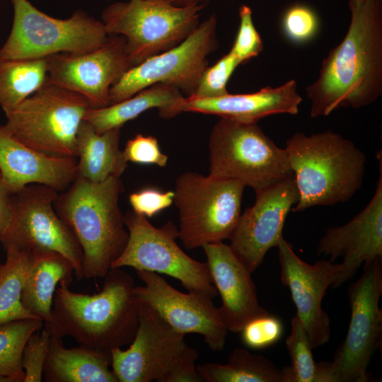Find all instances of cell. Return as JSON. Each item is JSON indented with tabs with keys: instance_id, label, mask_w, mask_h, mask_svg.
I'll return each instance as SVG.
<instances>
[{
	"instance_id": "d6a6232c",
	"label": "cell",
	"mask_w": 382,
	"mask_h": 382,
	"mask_svg": "<svg viewBox=\"0 0 382 382\" xmlns=\"http://www.w3.org/2000/svg\"><path fill=\"white\" fill-rule=\"evenodd\" d=\"M51 335L45 326L28 339L22 353L24 382H40L49 352Z\"/></svg>"
},
{
	"instance_id": "74e56055",
	"label": "cell",
	"mask_w": 382,
	"mask_h": 382,
	"mask_svg": "<svg viewBox=\"0 0 382 382\" xmlns=\"http://www.w3.org/2000/svg\"><path fill=\"white\" fill-rule=\"evenodd\" d=\"M173 191L162 192L147 187L131 193L129 201L134 212L150 218L170 207L173 202Z\"/></svg>"
},
{
	"instance_id": "d590c367",
	"label": "cell",
	"mask_w": 382,
	"mask_h": 382,
	"mask_svg": "<svg viewBox=\"0 0 382 382\" xmlns=\"http://www.w3.org/2000/svg\"><path fill=\"white\" fill-rule=\"evenodd\" d=\"M282 27L289 40L298 43L305 42L316 34L318 19L309 7L295 4L285 11L282 18Z\"/></svg>"
},
{
	"instance_id": "f546056e",
	"label": "cell",
	"mask_w": 382,
	"mask_h": 382,
	"mask_svg": "<svg viewBox=\"0 0 382 382\" xmlns=\"http://www.w3.org/2000/svg\"><path fill=\"white\" fill-rule=\"evenodd\" d=\"M40 318H27L0 325V376L12 382H24L21 359L29 337L44 327Z\"/></svg>"
},
{
	"instance_id": "83f0119b",
	"label": "cell",
	"mask_w": 382,
	"mask_h": 382,
	"mask_svg": "<svg viewBox=\"0 0 382 382\" xmlns=\"http://www.w3.org/2000/svg\"><path fill=\"white\" fill-rule=\"evenodd\" d=\"M47 81L46 57L0 59V106L4 112L16 108Z\"/></svg>"
},
{
	"instance_id": "6da1fadb",
	"label": "cell",
	"mask_w": 382,
	"mask_h": 382,
	"mask_svg": "<svg viewBox=\"0 0 382 382\" xmlns=\"http://www.w3.org/2000/svg\"><path fill=\"white\" fill-rule=\"evenodd\" d=\"M348 4L351 19L346 35L306 88L312 118L341 108L369 106L382 93V0H348Z\"/></svg>"
},
{
	"instance_id": "ffe728a7",
	"label": "cell",
	"mask_w": 382,
	"mask_h": 382,
	"mask_svg": "<svg viewBox=\"0 0 382 382\" xmlns=\"http://www.w3.org/2000/svg\"><path fill=\"white\" fill-rule=\"evenodd\" d=\"M213 284L222 300L218 308L228 330L240 332L250 320L269 314L259 303L255 285L229 245L222 241L202 247Z\"/></svg>"
},
{
	"instance_id": "30bf717a",
	"label": "cell",
	"mask_w": 382,
	"mask_h": 382,
	"mask_svg": "<svg viewBox=\"0 0 382 382\" xmlns=\"http://www.w3.org/2000/svg\"><path fill=\"white\" fill-rule=\"evenodd\" d=\"M12 28L0 48L1 59L47 57L57 53L80 54L106 42L103 23L83 10L59 19L35 8L28 0H11Z\"/></svg>"
},
{
	"instance_id": "8fae6325",
	"label": "cell",
	"mask_w": 382,
	"mask_h": 382,
	"mask_svg": "<svg viewBox=\"0 0 382 382\" xmlns=\"http://www.w3.org/2000/svg\"><path fill=\"white\" fill-rule=\"evenodd\" d=\"M382 260L364 266V272L349 284L351 318L345 339L331 361L318 363L320 382H368L369 365L381 345Z\"/></svg>"
},
{
	"instance_id": "4dcf8cb0",
	"label": "cell",
	"mask_w": 382,
	"mask_h": 382,
	"mask_svg": "<svg viewBox=\"0 0 382 382\" xmlns=\"http://www.w3.org/2000/svg\"><path fill=\"white\" fill-rule=\"evenodd\" d=\"M286 346L291 364L282 369L284 382H320L319 369L308 335L296 314L291 320V333Z\"/></svg>"
},
{
	"instance_id": "cb8c5ba5",
	"label": "cell",
	"mask_w": 382,
	"mask_h": 382,
	"mask_svg": "<svg viewBox=\"0 0 382 382\" xmlns=\"http://www.w3.org/2000/svg\"><path fill=\"white\" fill-rule=\"evenodd\" d=\"M110 365V352L66 348L62 338L51 335L43 377L47 382H118Z\"/></svg>"
},
{
	"instance_id": "7402d4cb",
	"label": "cell",
	"mask_w": 382,
	"mask_h": 382,
	"mask_svg": "<svg viewBox=\"0 0 382 382\" xmlns=\"http://www.w3.org/2000/svg\"><path fill=\"white\" fill-rule=\"evenodd\" d=\"M302 101L297 83L291 79L278 87L266 86L246 94H231L211 98H184L180 110L216 115L244 123L276 114L296 115Z\"/></svg>"
},
{
	"instance_id": "7c38bea8",
	"label": "cell",
	"mask_w": 382,
	"mask_h": 382,
	"mask_svg": "<svg viewBox=\"0 0 382 382\" xmlns=\"http://www.w3.org/2000/svg\"><path fill=\"white\" fill-rule=\"evenodd\" d=\"M128 240L111 269L131 267L178 279L187 291H201L212 298L218 292L207 262L188 256L178 245V228L171 221L156 228L146 217L129 212L124 216Z\"/></svg>"
},
{
	"instance_id": "8992f818",
	"label": "cell",
	"mask_w": 382,
	"mask_h": 382,
	"mask_svg": "<svg viewBox=\"0 0 382 382\" xmlns=\"http://www.w3.org/2000/svg\"><path fill=\"white\" fill-rule=\"evenodd\" d=\"M209 175L241 182L260 192L293 175L285 149L257 123L220 118L209 141Z\"/></svg>"
},
{
	"instance_id": "e0dca14e",
	"label": "cell",
	"mask_w": 382,
	"mask_h": 382,
	"mask_svg": "<svg viewBox=\"0 0 382 382\" xmlns=\"http://www.w3.org/2000/svg\"><path fill=\"white\" fill-rule=\"evenodd\" d=\"M255 196V204L241 214L229 238L231 250L251 274L283 238L286 216L299 199L294 175Z\"/></svg>"
},
{
	"instance_id": "44dd1931",
	"label": "cell",
	"mask_w": 382,
	"mask_h": 382,
	"mask_svg": "<svg viewBox=\"0 0 382 382\" xmlns=\"http://www.w3.org/2000/svg\"><path fill=\"white\" fill-rule=\"evenodd\" d=\"M0 174L12 195L31 184L63 191L77 177V158L52 156L29 147L0 125Z\"/></svg>"
},
{
	"instance_id": "d6986e66",
	"label": "cell",
	"mask_w": 382,
	"mask_h": 382,
	"mask_svg": "<svg viewBox=\"0 0 382 382\" xmlns=\"http://www.w3.org/2000/svg\"><path fill=\"white\" fill-rule=\"evenodd\" d=\"M380 175L374 195L365 208L347 224L327 229L320 239L318 255L335 262L342 258L341 273L332 286L336 289L350 280L364 263L382 260V161L378 153Z\"/></svg>"
},
{
	"instance_id": "60d3db41",
	"label": "cell",
	"mask_w": 382,
	"mask_h": 382,
	"mask_svg": "<svg viewBox=\"0 0 382 382\" xmlns=\"http://www.w3.org/2000/svg\"><path fill=\"white\" fill-rule=\"evenodd\" d=\"M167 1H169V0H167Z\"/></svg>"
},
{
	"instance_id": "4fadbf2b",
	"label": "cell",
	"mask_w": 382,
	"mask_h": 382,
	"mask_svg": "<svg viewBox=\"0 0 382 382\" xmlns=\"http://www.w3.org/2000/svg\"><path fill=\"white\" fill-rule=\"evenodd\" d=\"M216 25V16L212 13L175 47L132 66L110 88L109 105L158 83L191 96L208 66V56L218 47Z\"/></svg>"
},
{
	"instance_id": "ba28073f",
	"label": "cell",
	"mask_w": 382,
	"mask_h": 382,
	"mask_svg": "<svg viewBox=\"0 0 382 382\" xmlns=\"http://www.w3.org/2000/svg\"><path fill=\"white\" fill-rule=\"evenodd\" d=\"M206 4L177 6L167 0H128L105 7L101 21L108 35L126 40L125 50L132 66L171 49L199 25Z\"/></svg>"
},
{
	"instance_id": "4316f807",
	"label": "cell",
	"mask_w": 382,
	"mask_h": 382,
	"mask_svg": "<svg viewBox=\"0 0 382 382\" xmlns=\"http://www.w3.org/2000/svg\"><path fill=\"white\" fill-rule=\"evenodd\" d=\"M196 369L205 382H284L282 369L243 348L233 349L226 364L207 362Z\"/></svg>"
},
{
	"instance_id": "9a60e30c",
	"label": "cell",
	"mask_w": 382,
	"mask_h": 382,
	"mask_svg": "<svg viewBox=\"0 0 382 382\" xmlns=\"http://www.w3.org/2000/svg\"><path fill=\"white\" fill-rule=\"evenodd\" d=\"M137 274L144 284L134 287L139 302L151 306L175 331L199 334L212 350H223L228 330L210 296L197 290L181 292L155 272Z\"/></svg>"
},
{
	"instance_id": "277c9868",
	"label": "cell",
	"mask_w": 382,
	"mask_h": 382,
	"mask_svg": "<svg viewBox=\"0 0 382 382\" xmlns=\"http://www.w3.org/2000/svg\"><path fill=\"white\" fill-rule=\"evenodd\" d=\"M285 150L299 194L292 212L346 202L362 185L364 152L332 130L309 136L296 132Z\"/></svg>"
},
{
	"instance_id": "52a82bcc",
	"label": "cell",
	"mask_w": 382,
	"mask_h": 382,
	"mask_svg": "<svg viewBox=\"0 0 382 382\" xmlns=\"http://www.w3.org/2000/svg\"><path fill=\"white\" fill-rule=\"evenodd\" d=\"M91 106L82 95L48 81L5 112L4 130L23 144L47 154L76 158L79 127Z\"/></svg>"
},
{
	"instance_id": "5b68a950",
	"label": "cell",
	"mask_w": 382,
	"mask_h": 382,
	"mask_svg": "<svg viewBox=\"0 0 382 382\" xmlns=\"http://www.w3.org/2000/svg\"><path fill=\"white\" fill-rule=\"evenodd\" d=\"M118 382H202L195 362L198 351L151 306L141 303L139 325L128 349L110 350Z\"/></svg>"
},
{
	"instance_id": "2e32d148",
	"label": "cell",
	"mask_w": 382,
	"mask_h": 382,
	"mask_svg": "<svg viewBox=\"0 0 382 382\" xmlns=\"http://www.w3.org/2000/svg\"><path fill=\"white\" fill-rule=\"evenodd\" d=\"M126 40L111 35L100 47L84 53H57L47 57V81L84 96L91 108L109 105V92L132 65Z\"/></svg>"
},
{
	"instance_id": "5bb4252c",
	"label": "cell",
	"mask_w": 382,
	"mask_h": 382,
	"mask_svg": "<svg viewBox=\"0 0 382 382\" xmlns=\"http://www.w3.org/2000/svg\"><path fill=\"white\" fill-rule=\"evenodd\" d=\"M57 192L31 184L11 195L9 222L0 238L9 245L34 251H55L72 264L77 279H83V253L74 233L54 209Z\"/></svg>"
},
{
	"instance_id": "603a6c76",
	"label": "cell",
	"mask_w": 382,
	"mask_h": 382,
	"mask_svg": "<svg viewBox=\"0 0 382 382\" xmlns=\"http://www.w3.org/2000/svg\"><path fill=\"white\" fill-rule=\"evenodd\" d=\"M184 98L175 86L155 83L119 103L89 108L84 120L98 133H103L113 128H121L127 122L151 108H158L160 116L168 119L181 113L180 106Z\"/></svg>"
},
{
	"instance_id": "484cf974",
	"label": "cell",
	"mask_w": 382,
	"mask_h": 382,
	"mask_svg": "<svg viewBox=\"0 0 382 382\" xmlns=\"http://www.w3.org/2000/svg\"><path fill=\"white\" fill-rule=\"evenodd\" d=\"M120 128L98 133L83 120L76 139L77 176L92 183L120 178L128 162L120 149Z\"/></svg>"
},
{
	"instance_id": "8d00e7d4",
	"label": "cell",
	"mask_w": 382,
	"mask_h": 382,
	"mask_svg": "<svg viewBox=\"0 0 382 382\" xmlns=\"http://www.w3.org/2000/svg\"><path fill=\"white\" fill-rule=\"evenodd\" d=\"M122 153L127 162L154 164L160 167L166 166L168 158V156L161 152L156 137L141 134L129 139Z\"/></svg>"
},
{
	"instance_id": "9c48e42d",
	"label": "cell",
	"mask_w": 382,
	"mask_h": 382,
	"mask_svg": "<svg viewBox=\"0 0 382 382\" xmlns=\"http://www.w3.org/2000/svg\"><path fill=\"white\" fill-rule=\"evenodd\" d=\"M244 185L187 172L175 181L178 237L187 249L229 239L241 214Z\"/></svg>"
},
{
	"instance_id": "f1b7e54d",
	"label": "cell",
	"mask_w": 382,
	"mask_h": 382,
	"mask_svg": "<svg viewBox=\"0 0 382 382\" xmlns=\"http://www.w3.org/2000/svg\"><path fill=\"white\" fill-rule=\"evenodd\" d=\"M4 248L6 260L0 264V325L17 320L38 318L27 311L21 301L23 279L32 252L12 245Z\"/></svg>"
},
{
	"instance_id": "f35d334b",
	"label": "cell",
	"mask_w": 382,
	"mask_h": 382,
	"mask_svg": "<svg viewBox=\"0 0 382 382\" xmlns=\"http://www.w3.org/2000/svg\"><path fill=\"white\" fill-rule=\"evenodd\" d=\"M11 195L0 174V238L10 220Z\"/></svg>"
},
{
	"instance_id": "ac0fdd59",
	"label": "cell",
	"mask_w": 382,
	"mask_h": 382,
	"mask_svg": "<svg viewBox=\"0 0 382 382\" xmlns=\"http://www.w3.org/2000/svg\"><path fill=\"white\" fill-rule=\"evenodd\" d=\"M281 282L289 289L296 307L298 318L303 324L313 349L330 338V320L322 308L323 299L329 286L339 277L342 266L329 260L313 265L302 260L291 245L283 238L278 245Z\"/></svg>"
},
{
	"instance_id": "836d02e7",
	"label": "cell",
	"mask_w": 382,
	"mask_h": 382,
	"mask_svg": "<svg viewBox=\"0 0 382 382\" xmlns=\"http://www.w3.org/2000/svg\"><path fill=\"white\" fill-rule=\"evenodd\" d=\"M283 331L284 327L280 319L267 314L250 320L240 332L245 346L260 349L272 346L279 341Z\"/></svg>"
},
{
	"instance_id": "d4e9b609",
	"label": "cell",
	"mask_w": 382,
	"mask_h": 382,
	"mask_svg": "<svg viewBox=\"0 0 382 382\" xmlns=\"http://www.w3.org/2000/svg\"><path fill=\"white\" fill-rule=\"evenodd\" d=\"M74 269L63 255L50 250L32 252L21 292L24 308L45 323L50 320L56 289L62 281L69 285Z\"/></svg>"
},
{
	"instance_id": "7a4b0ae2",
	"label": "cell",
	"mask_w": 382,
	"mask_h": 382,
	"mask_svg": "<svg viewBox=\"0 0 382 382\" xmlns=\"http://www.w3.org/2000/svg\"><path fill=\"white\" fill-rule=\"evenodd\" d=\"M101 291L74 292L62 281L53 299L51 318L44 326L50 335L73 337L80 345L103 352L129 345L139 320L141 302L134 293L132 277L110 269Z\"/></svg>"
},
{
	"instance_id": "1f68e13d",
	"label": "cell",
	"mask_w": 382,
	"mask_h": 382,
	"mask_svg": "<svg viewBox=\"0 0 382 382\" xmlns=\"http://www.w3.org/2000/svg\"><path fill=\"white\" fill-rule=\"evenodd\" d=\"M239 65L240 63L236 56L229 51L214 64L206 68L194 93L190 96L196 98H211L229 93L226 88L227 83Z\"/></svg>"
},
{
	"instance_id": "ab89813d",
	"label": "cell",
	"mask_w": 382,
	"mask_h": 382,
	"mask_svg": "<svg viewBox=\"0 0 382 382\" xmlns=\"http://www.w3.org/2000/svg\"><path fill=\"white\" fill-rule=\"evenodd\" d=\"M209 0H169V2L177 6H190L205 4Z\"/></svg>"
},
{
	"instance_id": "3957f363",
	"label": "cell",
	"mask_w": 382,
	"mask_h": 382,
	"mask_svg": "<svg viewBox=\"0 0 382 382\" xmlns=\"http://www.w3.org/2000/svg\"><path fill=\"white\" fill-rule=\"evenodd\" d=\"M120 178L100 183L76 177L54 207L76 237L83 253V278H104L125 249L128 231L119 207Z\"/></svg>"
},
{
	"instance_id": "e575fe53",
	"label": "cell",
	"mask_w": 382,
	"mask_h": 382,
	"mask_svg": "<svg viewBox=\"0 0 382 382\" xmlns=\"http://www.w3.org/2000/svg\"><path fill=\"white\" fill-rule=\"evenodd\" d=\"M238 13L239 28L230 51L241 64L257 56L263 49V43L253 23L251 8L243 4Z\"/></svg>"
}]
</instances>
